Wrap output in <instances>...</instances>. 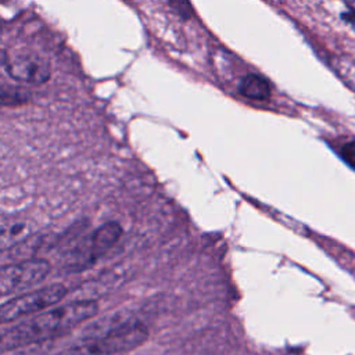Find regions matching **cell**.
Listing matches in <instances>:
<instances>
[{
  "mask_svg": "<svg viewBox=\"0 0 355 355\" xmlns=\"http://www.w3.org/2000/svg\"><path fill=\"white\" fill-rule=\"evenodd\" d=\"M97 302L83 298L51 306L8 329L0 330V349H17L58 338L97 313Z\"/></svg>",
  "mask_w": 355,
  "mask_h": 355,
  "instance_id": "1",
  "label": "cell"
},
{
  "mask_svg": "<svg viewBox=\"0 0 355 355\" xmlns=\"http://www.w3.org/2000/svg\"><path fill=\"white\" fill-rule=\"evenodd\" d=\"M65 295L67 288L60 283L17 295L0 305V323H11L24 316L49 309L61 302Z\"/></svg>",
  "mask_w": 355,
  "mask_h": 355,
  "instance_id": "2",
  "label": "cell"
},
{
  "mask_svg": "<svg viewBox=\"0 0 355 355\" xmlns=\"http://www.w3.org/2000/svg\"><path fill=\"white\" fill-rule=\"evenodd\" d=\"M148 338V329L139 320H123L86 343L98 355H118L132 351Z\"/></svg>",
  "mask_w": 355,
  "mask_h": 355,
  "instance_id": "3",
  "label": "cell"
},
{
  "mask_svg": "<svg viewBox=\"0 0 355 355\" xmlns=\"http://www.w3.org/2000/svg\"><path fill=\"white\" fill-rule=\"evenodd\" d=\"M122 227L118 222H107L90 233L87 239L80 241L69 254L67 266L69 269H83L96 262L101 255L111 250L119 237Z\"/></svg>",
  "mask_w": 355,
  "mask_h": 355,
  "instance_id": "4",
  "label": "cell"
},
{
  "mask_svg": "<svg viewBox=\"0 0 355 355\" xmlns=\"http://www.w3.org/2000/svg\"><path fill=\"white\" fill-rule=\"evenodd\" d=\"M50 272V262L40 258L0 266V297L28 290L43 282Z\"/></svg>",
  "mask_w": 355,
  "mask_h": 355,
  "instance_id": "5",
  "label": "cell"
},
{
  "mask_svg": "<svg viewBox=\"0 0 355 355\" xmlns=\"http://www.w3.org/2000/svg\"><path fill=\"white\" fill-rule=\"evenodd\" d=\"M7 73L22 83L42 85L50 79L51 67L44 55L19 54L6 61Z\"/></svg>",
  "mask_w": 355,
  "mask_h": 355,
  "instance_id": "6",
  "label": "cell"
},
{
  "mask_svg": "<svg viewBox=\"0 0 355 355\" xmlns=\"http://www.w3.org/2000/svg\"><path fill=\"white\" fill-rule=\"evenodd\" d=\"M35 233V223L21 216L0 219V251L11 250L28 241Z\"/></svg>",
  "mask_w": 355,
  "mask_h": 355,
  "instance_id": "7",
  "label": "cell"
},
{
  "mask_svg": "<svg viewBox=\"0 0 355 355\" xmlns=\"http://www.w3.org/2000/svg\"><path fill=\"white\" fill-rule=\"evenodd\" d=\"M240 93L252 100H268L270 96V86L266 79L258 75H247L240 82Z\"/></svg>",
  "mask_w": 355,
  "mask_h": 355,
  "instance_id": "8",
  "label": "cell"
},
{
  "mask_svg": "<svg viewBox=\"0 0 355 355\" xmlns=\"http://www.w3.org/2000/svg\"><path fill=\"white\" fill-rule=\"evenodd\" d=\"M28 101V96L15 87H0V105H18Z\"/></svg>",
  "mask_w": 355,
  "mask_h": 355,
  "instance_id": "9",
  "label": "cell"
},
{
  "mask_svg": "<svg viewBox=\"0 0 355 355\" xmlns=\"http://www.w3.org/2000/svg\"><path fill=\"white\" fill-rule=\"evenodd\" d=\"M169 6L183 19H187V18H190L193 15L191 6H190V3L187 0H169Z\"/></svg>",
  "mask_w": 355,
  "mask_h": 355,
  "instance_id": "10",
  "label": "cell"
},
{
  "mask_svg": "<svg viewBox=\"0 0 355 355\" xmlns=\"http://www.w3.org/2000/svg\"><path fill=\"white\" fill-rule=\"evenodd\" d=\"M340 153H341V157L344 158V161L347 164H349L352 168H355V140L345 143L341 147Z\"/></svg>",
  "mask_w": 355,
  "mask_h": 355,
  "instance_id": "11",
  "label": "cell"
},
{
  "mask_svg": "<svg viewBox=\"0 0 355 355\" xmlns=\"http://www.w3.org/2000/svg\"><path fill=\"white\" fill-rule=\"evenodd\" d=\"M58 355H98V354H96L93 351V348L85 341V343H82V344H79L76 347H72V348H69L67 351H62Z\"/></svg>",
  "mask_w": 355,
  "mask_h": 355,
  "instance_id": "12",
  "label": "cell"
},
{
  "mask_svg": "<svg viewBox=\"0 0 355 355\" xmlns=\"http://www.w3.org/2000/svg\"><path fill=\"white\" fill-rule=\"evenodd\" d=\"M7 58H8V55H7V53L3 50V49H0V67H3L4 64H6V61H7Z\"/></svg>",
  "mask_w": 355,
  "mask_h": 355,
  "instance_id": "13",
  "label": "cell"
}]
</instances>
